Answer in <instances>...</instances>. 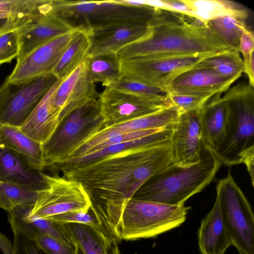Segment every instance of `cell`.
<instances>
[{"mask_svg": "<svg viewBox=\"0 0 254 254\" xmlns=\"http://www.w3.org/2000/svg\"><path fill=\"white\" fill-rule=\"evenodd\" d=\"M149 31V24L143 23L118 25L93 30L88 57L117 54L127 46L144 38Z\"/></svg>", "mask_w": 254, "mask_h": 254, "instance_id": "obj_16", "label": "cell"}, {"mask_svg": "<svg viewBox=\"0 0 254 254\" xmlns=\"http://www.w3.org/2000/svg\"><path fill=\"white\" fill-rule=\"evenodd\" d=\"M170 142L131 147L92 161L50 169L82 183L91 203H126L151 177L173 165Z\"/></svg>", "mask_w": 254, "mask_h": 254, "instance_id": "obj_1", "label": "cell"}, {"mask_svg": "<svg viewBox=\"0 0 254 254\" xmlns=\"http://www.w3.org/2000/svg\"><path fill=\"white\" fill-rule=\"evenodd\" d=\"M42 174L22 156L0 143V182L39 191L46 188Z\"/></svg>", "mask_w": 254, "mask_h": 254, "instance_id": "obj_20", "label": "cell"}, {"mask_svg": "<svg viewBox=\"0 0 254 254\" xmlns=\"http://www.w3.org/2000/svg\"><path fill=\"white\" fill-rule=\"evenodd\" d=\"M91 34L82 29L72 31L70 40L52 73L58 79L66 77L88 58Z\"/></svg>", "mask_w": 254, "mask_h": 254, "instance_id": "obj_28", "label": "cell"}, {"mask_svg": "<svg viewBox=\"0 0 254 254\" xmlns=\"http://www.w3.org/2000/svg\"><path fill=\"white\" fill-rule=\"evenodd\" d=\"M29 205L17 207L8 213V220L13 232L21 234L29 241L36 235H45L68 245L76 246L65 224L29 217L27 212Z\"/></svg>", "mask_w": 254, "mask_h": 254, "instance_id": "obj_21", "label": "cell"}, {"mask_svg": "<svg viewBox=\"0 0 254 254\" xmlns=\"http://www.w3.org/2000/svg\"><path fill=\"white\" fill-rule=\"evenodd\" d=\"M42 175L46 188L38 191L35 202L29 206V217L48 220L64 213L90 209V195L82 183L57 174Z\"/></svg>", "mask_w": 254, "mask_h": 254, "instance_id": "obj_9", "label": "cell"}, {"mask_svg": "<svg viewBox=\"0 0 254 254\" xmlns=\"http://www.w3.org/2000/svg\"><path fill=\"white\" fill-rule=\"evenodd\" d=\"M32 18L13 16L0 27V65L10 63L20 52L19 29Z\"/></svg>", "mask_w": 254, "mask_h": 254, "instance_id": "obj_30", "label": "cell"}, {"mask_svg": "<svg viewBox=\"0 0 254 254\" xmlns=\"http://www.w3.org/2000/svg\"><path fill=\"white\" fill-rule=\"evenodd\" d=\"M39 4V0H0V19L13 16L31 17Z\"/></svg>", "mask_w": 254, "mask_h": 254, "instance_id": "obj_35", "label": "cell"}, {"mask_svg": "<svg viewBox=\"0 0 254 254\" xmlns=\"http://www.w3.org/2000/svg\"></svg>", "mask_w": 254, "mask_h": 254, "instance_id": "obj_45", "label": "cell"}, {"mask_svg": "<svg viewBox=\"0 0 254 254\" xmlns=\"http://www.w3.org/2000/svg\"><path fill=\"white\" fill-rule=\"evenodd\" d=\"M86 61L87 77L94 83L100 82L109 87L122 77L121 62L117 54L89 56Z\"/></svg>", "mask_w": 254, "mask_h": 254, "instance_id": "obj_29", "label": "cell"}, {"mask_svg": "<svg viewBox=\"0 0 254 254\" xmlns=\"http://www.w3.org/2000/svg\"><path fill=\"white\" fill-rule=\"evenodd\" d=\"M192 11V18L207 25L220 17L230 16L243 20L249 16V11L243 5L228 0H182Z\"/></svg>", "mask_w": 254, "mask_h": 254, "instance_id": "obj_27", "label": "cell"}, {"mask_svg": "<svg viewBox=\"0 0 254 254\" xmlns=\"http://www.w3.org/2000/svg\"><path fill=\"white\" fill-rule=\"evenodd\" d=\"M197 236L201 254H224L232 246L216 197L211 210L200 223Z\"/></svg>", "mask_w": 254, "mask_h": 254, "instance_id": "obj_24", "label": "cell"}, {"mask_svg": "<svg viewBox=\"0 0 254 254\" xmlns=\"http://www.w3.org/2000/svg\"><path fill=\"white\" fill-rule=\"evenodd\" d=\"M48 220L63 224L78 223L89 225L101 230L107 235L102 227L98 218L91 207L87 211H76L64 213L54 216Z\"/></svg>", "mask_w": 254, "mask_h": 254, "instance_id": "obj_37", "label": "cell"}, {"mask_svg": "<svg viewBox=\"0 0 254 254\" xmlns=\"http://www.w3.org/2000/svg\"><path fill=\"white\" fill-rule=\"evenodd\" d=\"M73 31L54 38L17 59L12 72L5 80L10 84H19L52 73L70 40Z\"/></svg>", "mask_w": 254, "mask_h": 254, "instance_id": "obj_12", "label": "cell"}, {"mask_svg": "<svg viewBox=\"0 0 254 254\" xmlns=\"http://www.w3.org/2000/svg\"><path fill=\"white\" fill-rule=\"evenodd\" d=\"M222 98L228 111L224 138L214 152L222 164H241L244 151L254 146V87L241 83L229 88Z\"/></svg>", "mask_w": 254, "mask_h": 254, "instance_id": "obj_5", "label": "cell"}, {"mask_svg": "<svg viewBox=\"0 0 254 254\" xmlns=\"http://www.w3.org/2000/svg\"><path fill=\"white\" fill-rule=\"evenodd\" d=\"M213 55L142 57L121 62L122 77L159 88L165 92L174 80Z\"/></svg>", "mask_w": 254, "mask_h": 254, "instance_id": "obj_10", "label": "cell"}, {"mask_svg": "<svg viewBox=\"0 0 254 254\" xmlns=\"http://www.w3.org/2000/svg\"><path fill=\"white\" fill-rule=\"evenodd\" d=\"M57 80L51 73L19 84L5 80L0 87V124L20 127Z\"/></svg>", "mask_w": 254, "mask_h": 254, "instance_id": "obj_11", "label": "cell"}, {"mask_svg": "<svg viewBox=\"0 0 254 254\" xmlns=\"http://www.w3.org/2000/svg\"><path fill=\"white\" fill-rule=\"evenodd\" d=\"M241 163L245 164L250 176L252 186L254 185V146L246 150L241 155Z\"/></svg>", "mask_w": 254, "mask_h": 254, "instance_id": "obj_41", "label": "cell"}, {"mask_svg": "<svg viewBox=\"0 0 254 254\" xmlns=\"http://www.w3.org/2000/svg\"><path fill=\"white\" fill-rule=\"evenodd\" d=\"M51 12L73 29L87 31L129 23L149 24L160 9L123 4L119 0H52Z\"/></svg>", "mask_w": 254, "mask_h": 254, "instance_id": "obj_4", "label": "cell"}, {"mask_svg": "<svg viewBox=\"0 0 254 254\" xmlns=\"http://www.w3.org/2000/svg\"><path fill=\"white\" fill-rule=\"evenodd\" d=\"M180 114L173 106H170L152 114L121 123L105 127L87 139L91 147L118 134L148 129H160L173 124Z\"/></svg>", "mask_w": 254, "mask_h": 254, "instance_id": "obj_19", "label": "cell"}, {"mask_svg": "<svg viewBox=\"0 0 254 254\" xmlns=\"http://www.w3.org/2000/svg\"><path fill=\"white\" fill-rule=\"evenodd\" d=\"M98 101L104 127L137 119L172 106L109 87L100 94Z\"/></svg>", "mask_w": 254, "mask_h": 254, "instance_id": "obj_13", "label": "cell"}, {"mask_svg": "<svg viewBox=\"0 0 254 254\" xmlns=\"http://www.w3.org/2000/svg\"><path fill=\"white\" fill-rule=\"evenodd\" d=\"M170 145L174 165L187 167L200 161L204 144L199 110L180 114L173 125Z\"/></svg>", "mask_w": 254, "mask_h": 254, "instance_id": "obj_14", "label": "cell"}, {"mask_svg": "<svg viewBox=\"0 0 254 254\" xmlns=\"http://www.w3.org/2000/svg\"><path fill=\"white\" fill-rule=\"evenodd\" d=\"M221 165L214 152L204 145L199 162L187 167L173 164L165 168L147 180L132 197L183 205L212 182Z\"/></svg>", "mask_w": 254, "mask_h": 254, "instance_id": "obj_3", "label": "cell"}, {"mask_svg": "<svg viewBox=\"0 0 254 254\" xmlns=\"http://www.w3.org/2000/svg\"><path fill=\"white\" fill-rule=\"evenodd\" d=\"M216 198L232 245L240 254H254L253 211L230 171L218 182Z\"/></svg>", "mask_w": 254, "mask_h": 254, "instance_id": "obj_7", "label": "cell"}, {"mask_svg": "<svg viewBox=\"0 0 254 254\" xmlns=\"http://www.w3.org/2000/svg\"><path fill=\"white\" fill-rule=\"evenodd\" d=\"M98 99L93 100L67 116L42 144L47 167L65 162L79 143L104 127Z\"/></svg>", "mask_w": 254, "mask_h": 254, "instance_id": "obj_8", "label": "cell"}, {"mask_svg": "<svg viewBox=\"0 0 254 254\" xmlns=\"http://www.w3.org/2000/svg\"><path fill=\"white\" fill-rule=\"evenodd\" d=\"M38 194V191L0 182V208L9 213L17 207L33 204Z\"/></svg>", "mask_w": 254, "mask_h": 254, "instance_id": "obj_33", "label": "cell"}, {"mask_svg": "<svg viewBox=\"0 0 254 254\" xmlns=\"http://www.w3.org/2000/svg\"><path fill=\"white\" fill-rule=\"evenodd\" d=\"M13 233L16 253L19 254H40L32 242L18 233Z\"/></svg>", "mask_w": 254, "mask_h": 254, "instance_id": "obj_40", "label": "cell"}, {"mask_svg": "<svg viewBox=\"0 0 254 254\" xmlns=\"http://www.w3.org/2000/svg\"><path fill=\"white\" fill-rule=\"evenodd\" d=\"M77 254H83V253L78 249V248L77 251Z\"/></svg>", "mask_w": 254, "mask_h": 254, "instance_id": "obj_44", "label": "cell"}, {"mask_svg": "<svg viewBox=\"0 0 254 254\" xmlns=\"http://www.w3.org/2000/svg\"><path fill=\"white\" fill-rule=\"evenodd\" d=\"M199 118L203 144L214 152L223 140L227 127V108L221 94L212 97L199 110Z\"/></svg>", "mask_w": 254, "mask_h": 254, "instance_id": "obj_23", "label": "cell"}, {"mask_svg": "<svg viewBox=\"0 0 254 254\" xmlns=\"http://www.w3.org/2000/svg\"><path fill=\"white\" fill-rule=\"evenodd\" d=\"M60 81L57 80L19 127L23 133L41 144L49 140L60 125L59 118L52 109L54 95Z\"/></svg>", "mask_w": 254, "mask_h": 254, "instance_id": "obj_22", "label": "cell"}, {"mask_svg": "<svg viewBox=\"0 0 254 254\" xmlns=\"http://www.w3.org/2000/svg\"><path fill=\"white\" fill-rule=\"evenodd\" d=\"M0 143L24 158L34 169L42 171L47 168L42 144L27 136L19 127L0 124Z\"/></svg>", "mask_w": 254, "mask_h": 254, "instance_id": "obj_25", "label": "cell"}, {"mask_svg": "<svg viewBox=\"0 0 254 254\" xmlns=\"http://www.w3.org/2000/svg\"><path fill=\"white\" fill-rule=\"evenodd\" d=\"M47 254H77L78 248L45 235H36L30 240Z\"/></svg>", "mask_w": 254, "mask_h": 254, "instance_id": "obj_38", "label": "cell"}, {"mask_svg": "<svg viewBox=\"0 0 254 254\" xmlns=\"http://www.w3.org/2000/svg\"><path fill=\"white\" fill-rule=\"evenodd\" d=\"M207 25L229 47L239 52L240 38L248 29L245 20L224 16L212 20Z\"/></svg>", "mask_w": 254, "mask_h": 254, "instance_id": "obj_32", "label": "cell"}, {"mask_svg": "<svg viewBox=\"0 0 254 254\" xmlns=\"http://www.w3.org/2000/svg\"><path fill=\"white\" fill-rule=\"evenodd\" d=\"M86 60L61 79L55 91L52 109L59 117L60 124L73 111L99 97L95 83L87 77Z\"/></svg>", "mask_w": 254, "mask_h": 254, "instance_id": "obj_15", "label": "cell"}, {"mask_svg": "<svg viewBox=\"0 0 254 254\" xmlns=\"http://www.w3.org/2000/svg\"><path fill=\"white\" fill-rule=\"evenodd\" d=\"M0 250L3 254H16L14 244L0 231Z\"/></svg>", "mask_w": 254, "mask_h": 254, "instance_id": "obj_42", "label": "cell"}, {"mask_svg": "<svg viewBox=\"0 0 254 254\" xmlns=\"http://www.w3.org/2000/svg\"><path fill=\"white\" fill-rule=\"evenodd\" d=\"M239 51L243 55L244 64H247L254 56V35L253 32L249 28L241 36Z\"/></svg>", "mask_w": 254, "mask_h": 254, "instance_id": "obj_39", "label": "cell"}, {"mask_svg": "<svg viewBox=\"0 0 254 254\" xmlns=\"http://www.w3.org/2000/svg\"><path fill=\"white\" fill-rule=\"evenodd\" d=\"M193 67L212 69L234 82L243 72L244 64L239 51L230 50L209 57Z\"/></svg>", "mask_w": 254, "mask_h": 254, "instance_id": "obj_31", "label": "cell"}, {"mask_svg": "<svg viewBox=\"0 0 254 254\" xmlns=\"http://www.w3.org/2000/svg\"><path fill=\"white\" fill-rule=\"evenodd\" d=\"M233 83L212 69L193 67L176 77L166 93L214 96L222 95Z\"/></svg>", "mask_w": 254, "mask_h": 254, "instance_id": "obj_18", "label": "cell"}, {"mask_svg": "<svg viewBox=\"0 0 254 254\" xmlns=\"http://www.w3.org/2000/svg\"><path fill=\"white\" fill-rule=\"evenodd\" d=\"M64 224L83 254H120L119 242L101 230L82 224Z\"/></svg>", "mask_w": 254, "mask_h": 254, "instance_id": "obj_26", "label": "cell"}, {"mask_svg": "<svg viewBox=\"0 0 254 254\" xmlns=\"http://www.w3.org/2000/svg\"><path fill=\"white\" fill-rule=\"evenodd\" d=\"M73 30L50 10L33 19L19 29L20 52L17 60L24 57L41 45Z\"/></svg>", "mask_w": 254, "mask_h": 254, "instance_id": "obj_17", "label": "cell"}, {"mask_svg": "<svg viewBox=\"0 0 254 254\" xmlns=\"http://www.w3.org/2000/svg\"><path fill=\"white\" fill-rule=\"evenodd\" d=\"M159 10L149 23L144 38L127 46L117 56L121 62L142 57L214 55L234 50L209 27L195 20L190 22L182 16Z\"/></svg>", "mask_w": 254, "mask_h": 254, "instance_id": "obj_2", "label": "cell"}, {"mask_svg": "<svg viewBox=\"0 0 254 254\" xmlns=\"http://www.w3.org/2000/svg\"><path fill=\"white\" fill-rule=\"evenodd\" d=\"M209 95L166 93L169 104L176 107L180 114L201 109L212 97Z\"/></svg>", "mask_w": 254, "mask_h": 254, "instance_id": "obj_36", "label": "cell"}, {"mask_svg": "<svg viewBox=\"0 0 254 254\" xmlns=\"http://www.w3.org/2000/svg\"><path fill=\"white\" fill-rule=\"evenodd\" d=\"M109 87L171 105L166 99V92L164 91L134 80L121 77Z\"/></svg>", "mask_w": 254, "mask_h": 254, "instance_id": "obj_34", "label": "cell"}, {"mask_svg": "<svg viewBox=\"0 0 254 254\" xmlns=\"http://www.w3.org/2000/svg\"><path fill=\"white\" fill-rule=\"evenodd\" d=\"M6 19H0V27L5 23Z\"/></svg>", "mask_w": 254, "mask_h": 254, "instance_id": "obj_43", "label": "cell"}, {"mask_svg": "<svg viewBox=\"0 0 254 254\" xmlns=\"http://www.w3.org/2000/svg\"><path fill=\"white\" fill-rule=\"evenodd\" d=\"M190 207L132 197L124 209L119 231L121 240L153 238L176 228L186 220Z\"/></svg>", "mask_w": 254, "mask_h": 254, "instance_id": "obj_6", "label": "cell"}]
</instances>
